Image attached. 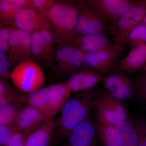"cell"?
I'll use <instances>...</instances> for the list:
<instances>
[{
	"label": "cell",
	"mask_w": 146,
	"mask_h": 146,
	"mask_svg": "<svg viewBox=\"0 0 146 146\" xmlns=\"http://www.w3.org/2000/svg\"><path fill=\"white\" fill-rule=\"evenodd\" d=\"M15 132L11 127L0 125V146H6Z\"/></svg>",
	"instance_id": "cell-32"
},
{
	"label": "cell",
	"mask_w": 146,
	"mask_h": 146,
	"mask_svg": "<svg viewBox=\"0 0 146 146\" xmlns=\"http://www.w3.org/2000/svg\"><path fill=\"white\" fill-rule=\"evenodd\" d=\"M96 108V121L105 125L115 127L128 120V111L124 102L112 96L105 89L101 91Z\"/></svg>",
	"instance_id": "cell-4"
},
{
	"label": "cell",
	"mask_w": 146,
	"mask_h": 146,
	"mask_svg": "<svg viewBox=\"0 0 146 146\" xmlns=\"http://www.w3.org/2000/svg\"><path fill=\"white\" fill-rule=\"evenodd\" d=\"M141 23L143 24V25H144L146 27V15L145 16V18H144L143 20V21H142Z\"/></svg>",
	"instance_id": "cell-35"
},
{
	"label": "cell",
	"mask_w": 146,
	"mask_h": 146,
	"mask_svg": "<svg viewBox=\"0 0 146 146\" xmlns=\"http://www.w3.org/2000/svg\"><path fill=\"white\" fill-rule=\"evenodd\" d=\"M105 90L112 96L123 102L138 99L133 80L128 73L114 71L104 77Z\"/></svg>",
	"instance_id": "cell-9"
},
{
	"label": "cell",
	"mask_w": 146,
	"mask_h": 146,
	"mask_svg": "<svg viewBox=\"0 0 146 146\" xmlns=\"http://www.w3.org/2000/svg\"><path fill=\"white\" fill-rule=\"evenodd\" d=\"M138 99L146 102V70L133 80Z\"/></svg>",
	"instance_id": "cell-27"
},
{
	"label": "cell",
	"mask_w": 146,
	"mask_h": 146,
	"mask_svg": "<svg viewBox=\"0 0 146 146\" xmlns=\"http://www.w3.org/2000/svg\"><path fill=\"white\" fill-rule=\"evenodd\" d=\"M32 1L35 9L45 15L57 1L55 0H32Z\"/></svg>",
	"instance_id": "cell-31"
},
{
	"label": "cell",
	"mask_w": 146,
	"mask_h": 146,
	"mask_svg": "<svg viewBox=\"0 0 146 146\" xmlns=\"http://www.w3.org/2000/svg\"><path fill=\"white\" fill-rule=\"evenodd\" d=\"M9 79L18 91L28 94L43 87L46 76L37 63L28 60L16 64L10 72Z\"/></svg>",
	"instance_id": "cell-3"
},
{
	"label": "cell",
	"mask_w": 146,
	"mask_h": 146,
	"mask_svg": "<svg viewBox=\"0 0 146 146\" xmlns=\"http://www.w3.org/2000/svg\"><path fill=\"white\" fill-rule=\"evenodd\" d=\"M146 15V0L138 1L122 15L108 29L114 42L123 46L128 35L136 26L141 23Z\"/></svg>",
	"instance_id": "cell-5"
},
{
	"label": "cell",
	"mask_w": 146,
	"mask_h": 146,
	"mask_svg": "<svg viewBox=\"0 0 146 146\" xmlns=\"http://www.w3.org/2000/svg\"><path fill=\"white\" fill-rule=\"evenodd\" d=\"M104 77L86 65L69 78L67 83L75 94L89 91L103 81Z\"/></svg>",
	"instance_id": "cell-15"
},
{
	"label": "cell",
	"mask_w": 146,
	"mask_h": 146,
	"mask_svg": "<svg viewBox=\"0 0 146 146\" xmlns=\"http://www.w3.org/2000/svg\"><path fill=\"white\" fill-rule=\"evenodd\" d=\"M125 50V47L115 42L101 50L85 54L86 64L103 76L115 71L119 62V58Z\"/></svg>",
	"instance_id": "cell-6"
},
{
	"label": "cell",
	"mask_w": 146,
	"mask_h": 146,
	"mask_svg": "<svg viewBox=\"0 0 146 146\" xmlns=\"http://www.w3.org/2000/svg\"><path fill=\"white\" fill-rule=\"evenodd\" d=\"M86 65L85 54L78 49L69 46L56 49L53 66L57 77L70 78Z\"/></svg>",
	"instance_id": "cell-7"
},
{
	"label": "cell",
	"mask_w": 146,
	"mask_h": 146,
	"mask_svg": "<svg viewBox=\"0 0 146 146\" xmlns=\"http://www.w3.org/2000/svg\"><path fill=\"white\" fill-rule=\"evenodd\" d=\"M97 140L101 146H120L116 135L115 127L96 121Z\"/></svg>",
	"instance_id": "cell-24"
},
{
	"label": "cell",
	"mask_w": 146,
	"mask_h": 146,
	"mask_svg": "<svg viewBox=\"0 0 146 146\" xmlns=\"http://www.w3.org/2000/svg\"><path fill=\"white\" fill-rule=\"evenodd\" d=\"M134 123L138 135V146H146V119L138 117Z\"/></svg>",
	"instance_id": "cell-28"
},
{
	"label": "cell",
	"mask_w": 146,
	"mask_h": 146,
	"mask_svg": "<svg viewBox=\"0 0 146 146\" xmlns=\"http://www.w3.org/2000/svg\"><path fill=\"white\" fill-rule=\"evenodd\" d=\"M145 70L146 44L130 50L127 56L120 61L114 71L134 74H140Z\"/></svg>",
	"instance_id": "cell-17"
},
{
	"label": "cell",
	"mask_w": 146,
	"mask_h": 146,
	"mask_svg": "<svg viewBox=\"0 0 146 146\" xmlns=\"http://www.w3.org/2000/svg\"><path fill=\"white\" fill-rule=\"evenodd\" d=\"M100 93L94 88L76 94L68 100L54 119V138L58 141L68 139L73 129L96 108Z\"/></svg>",
	"instance_id": "cell-1"
},
{
	"label": "cell",
	"mask_w": 146,
	"mask_h": 146,
	"mask_svg": "<svg viewBox=\"0 0 146 146\" xmlns=\"http://www.w3.org/2000/svg\"><path fill=\"white\" fill-rule=\"evenodd\" d=\"M51 91V96L47 108V115L54 118L59 113L72 93L67 82L48 86Z\"/></svg>",
	"instance_id": "cell-19"
},
{
	"label": "cell",
	"mask_w": 146,
	"mask_h": 146,
	"mask_svg": "<svg viewBox=\"0 0 146 146\" xmlns=\"http://www.w3.org/2000/svg\"><path fill=\"white\" fill-rule=\"evenodd\" d=\"M55 45V39L51 31H44L33 34L32 59H36L47 66L53 67L56 51Z\"/></svg>",
	"instance_id": "cell-12"
},
{
	"label": "cell",
	"mask_w": 146,
	"mask_h": 146,
	"mask_svg": "<svg viewBox=\"0 0 146 146\" xmlns=\"http://www.w3.org/2000/svg\"><path fill=\"white\" fill-rule=\"evenodd\" d=\"M116 135L120 146H138L137 131L134 122L125 121L115 127Z\"/></svg>",
	"instance_id": "cell-23"
},
{
	"label": "cell",
	"mask_w": 146,
	"mask_h": 146,
	"mask_svg": "<svg viewBox=\"0 0 146 146\" xmlns=\"http://www.w3.org/2000/svg\"><path fill=\"white\" fill-rule=\"evenodd\" d=\"M16 93L18 92L9 83L8 80H0V96Z\"/></svg>",
	"instance_id": "cell-34"
},
{
	"label": "cell",
	"mask_w": 146,
	"mask_h": 146,
	"mask_svg": "<svg viewBox=\"0 0 146 146\" xmlns=\"http://www.w3.org/2000/svg\"><path fill=\"white\" fill-rule=\"evenodd\" d=\"M91 115L78 125L68 136V146H97L96 121Z\"/></svg>",
	"instance_id": "cell-14"
},
{
	"label": "cell",
	"mask_w": 146,
	"mask_h": 146,
	"mask_svg": "<svg viewBox=\"0 0 146 146\" xmlns=\"http://www.w3.org/2000/svg\"><path fill=\"white\" fill-rule=\"evenodd\" d=\"M10 28L1 26L0 29V52L7 53L8 43L10 37Z\"/></svg>",
	"instance_id": "cell-30"
},
{
	"label": "cell",
	"mask_w": 146,
	"mask_h": 146,
	"mask_svg": "<svg viewBox=\"0 0 146 146\" xmlns=\"http://www.w3.org/2000/svg\"><path fill=\"white\" fill-rule=\"evenodd\" d=\"M77 10L76 29L78 34L104 33L107 22L87 1H73Z\"/></svg>",
	"instance_id": "cell-8"
},
{
	"label": "cell",
	"mask_w": 146,
	"mask_h": 146,
	"mask_svg": "<svg viewBox=\"0 0 146 146\" xmlns=\"http://www.w3.org/2000/svg\"><path fill=\"white\" fill-rule=\"evenodd\" d=\"M146 44V27L141 23L136 26L130 32L126 38L123 46L130 50Z\"/></svg>",
	"instance_id": "cell-25"
},
{
	"label": "cell",
	"mask_w": 146,
	"mask_h": 146,
	"mask_svg": "<svg viewBox=\"0 0 146 146\" xmlns=\"http://www.w3.org/2000/svg\"><path fill=\"white\" fill-rule=\"evenodd\" d=\"M50 119L51 118L42 111L25 106L19 110L11 127L16 132L31 131Z\"/></svg>",
	"instance_id": "cell-16"
},
{
	"label": "cell",
	"mask_w": 146,
	"mask_h": 146,
	"mask_svg": "<svg viewBox=\"0 0 146 146\" xmlns=\"http://www.w3.org/2000/svg\"><path fill=\"white\" fill-rule=\"evenodd\" d=\"M50 96L51 91L48 86H43L30 93L20 94L17 101L20 103L38 110L48 115L47 108Z\"/></svg>",
	"instance_id": "cell-21"
},
{
	"label": "cell",
	"mask_w": 146,
	"mask_h": 146,
	"mask_svg": "<svg viewBox=\"0 0 146 146\" xmlns=\"http://www.w3.org/2000/svg\"><path fill=\"white\" fill-rule=\"evenodd\" d=\"M31 131L15 132L6 146H25L27 137Z\"/></svg>",
	"instance_id": "cell-29"
},
{
	"label": "cell",
	"mask_w": 146,
	"mask_h": 146,
	"mask_svg": "<svg viewBox=\"0 0 146 146\" xmlns=\"http://www.w3.org/2000/svg\"><path fill=\"white\" fill-rule=\"evenodd\" d=\"M55 119H49L31 131L25 146H50L54 138Z\"/></svg>",
	"instance_id": "cell-20"
},
{
	"label": "cell",
	"mask_w": 146,
	"mask_h": 146,
	"mask_svg": "<svg viewBox=\"0 0 146 146\" xmlns=\"http://www.w3.org/2000/svg\"><path fill=\"white\" fill-rule=\"evenodd\" d=\"M18 101L0 108V125L12 127L16 121L20 107Z\"/></svg>",
	"instance_id": "cell-26"
},
{
	"label": "cell",
	"mask_w": 146,
	"mask_h": 146,
	"mask_svg": "<svg viewBox=\"0 0 146 146\" xmlns=\"http://www.w3.org/2000/svg\"><path fill=\"white\" fill-rule=\"evenodd\" d=\"M10 28L7 55L11 65L32 60L31 35L14 27Z\"/></svg>",
	"instance_id": "cell-10"
},
{
	"label": "cell",
	"mask_w": 146,
	"mask_h": 146,
	"mask_svg": "<svg viewBox=\"0 0 146 146\" xmlns=\"http://www.w3.org/2000/svg\"><path fill=\"white\" fill-rule=\"evenodd\" d=\"M111 25L138 2L135 0H86Z\"/></svg>",
	"instance_id": "cell-13"
},
{
	"label": "cell",
	"mask_w": 146,
	"mask_h": 146,
	"mask_svg": "<svg viewBox=\"0 0 146 146\" xmlns=\"http://www.w3.org/2000/svg\"><path fill=\"white\" fill-rule=\"evenodd\" d=\"M77 15L73 1H57L45 14L54 32L57 49L72 46L78 35Z\"/></svg>",
	"instance_id": "cell-2"
},
{
	"label": "cell",
	"mask_w": 146,
	"mask_h": 146,
	"mask_svg": "<svg viewBox=\"0 0 146 146\" xmlns=\"http://www.w3.org/2000/svg\"><path fill=\"white\" fill-rule=\"evenodd\" d=\"M13 27L32 35L44 31H51L49 21L43 13L31 8L19 10L13 19Z\"/></svg>",
	"instance_id": "cell-11"
},
{
	"label": "cell",
	"mask_w": 146,
	"mask_h": 146,
	"mask_svg": "<svg viewBox=\"0 0 146 146\" xmlns=\"http://www.w3.org/2000/svg\"><path fill=\"white\" fill-rule=\"evenodd\" d=\"M35 9L32 0H1L0 20L4 25H13V19L18 11L22 8Z\"/></svg>",
	"instance_id": "cell-22"
},
{
	"label": "cell",
	"mask_w": 146,
	"mask_h": 146,
	"mask_svg": "<svg viewBox=\"0 0 146 146\" xmlns=\"http://www.w3.org/2000/svg\"><path fill=\"white\" fill-rule=\"evenodd\" d=\"M11 64L8 57L3 59H0V80H8L9 78Z\"/></svg>",
	"instance_id": "cell-33"
},
{
	"label": "cell",
	"mask_w": 146,
	"mask_h": 146,
	"mask_svg": "<svg viewBox=\"0 0 146 146\" xmlns=\"http://www.w3.org/2000/svg\"><path fill=\"white\" fill-rule=\"evenodd\" d=\"M112 43L104 33L78 34L72 46L86 54L98 51Z\"/></svg>",
	"instance_id": "cell-18"
}]
</instances>
